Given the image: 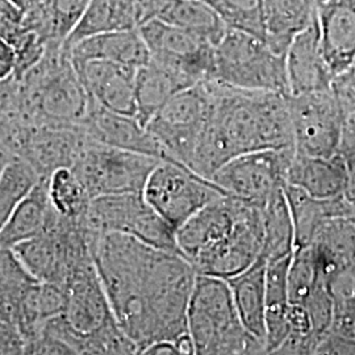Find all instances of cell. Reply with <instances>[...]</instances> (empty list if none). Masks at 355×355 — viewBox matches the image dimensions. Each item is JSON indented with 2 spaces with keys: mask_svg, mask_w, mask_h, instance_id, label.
<instances>
[{
  "mask_svg": "<svg viewBox=\"0 0 355 355\" xmlns=\"http://www.w3.org/2000/svg\"><path fill=\"white\" fill-rule=\"evenodd\" d=\"M91 253L114 318L139 354L187 334L198 272L184 257L121 233L96 237Z\"/></svg>",
  "mask_w": 355,
  "mask_h": 355,
  "instance_id": "obj_1",
  "label": "cell"
},
{
  "mask_svg": "<svg viewBox=\"0 0 355 355\" xmlns=\"http://www.w3.org/2000/svg\"><path fill=\"white\" fill-rule=\"evenodd\" d=\"M209 85L212 107L191 159L193 173L211 180L242 154L295 148L288 95Z\"/></svg>",
  "mask_w": 355,
  "mask_h": 355,
  "instance_id": "obj_2",
  "label": "cell"
},
{
  "mask_svg": "<svg viewBox=\"0 0 355 355\" xmlns=\"http://www.w3.org/2000/svg\"><path fill=\"white\" fill-rule=\"evenodd\" d=\"M195 354H266L265 343L245 328L228 282L198 274L187 309Z\"/></svg>",
  "mask_w": 355,
  "mask_h": 355,
  "instance_id": "obj_3",
  "label": "cell"
},
{
  "mask_svg": "<svg viewBox=\"0 0 355 355\" xmlns=\"http://www.w3.org/2000/svg\"><path fill=\"white\" fill-rule=\"evenodd\" d=\"M212 80L236 89L290 95L286 55L265 40L228 29L215 46Z\"/></svg>",
  "mask_w": 355,
  "mask_h": 355,
  "instance_id": "obj_4",
  "label": "cell"
},
{
  "mask_svg": "<svg viewBox=\"0 0 355 355\" xmlns=\"http://www.w3.org/2000/svg\"><path fill=\"white\" fill-rule=\"evenodd\" d=\"M89 242L107 233H121L167 252L179 253L177 230L150 204L142 192L103 195L89 200L80 218Z\"/></svg>",
  "mask_w": 355,
  "mask_h": 355,
  "instance_id": "obj_5",
  "label": "cell"
},
{
  "mask_svg": "<svg viewBox=\"0 0 355 355\" xmlns=\"http://www.w3.org/2000/svg\"><path fill=\"white\" fill-rule=\"evenodd\" d=\"M161 162L150 155L123 150L89 139L76 153L71 168L89 199L103 195L142 192L154 167Z\"/></svg>",
  "mask_w": 355,
  "mask_h": 355,
  "instance_id": "obj_6",
  "label": "cell"
},
{
  "mask_svg": "<svg viewBox=\"0 0 355 355\" xmlns=\"http://www.w3.org/2000/svg\"><path fill=\"white\" fill-rule=\"evenodd\" d=\"M211 107L212 91L205 80L179 91L149 121L146 128L162 145L168 162L190 168Z\"/></svg>",
  "mask_w": 355,
  "mask_h": 355,
  "instance_id": "obj_7",
  "label": "cell"
},
{
  "mask_svg": "<svg viewBox=\"0 0 355 355\" xmlns=\"http://www.w3.org/2000/svg\"><path fill=\"white\" fill-rule=\"evenodd\" d=\"M142 195L177 230L207 204L228 193L186 166L161 161L148 178Z\"/></svg>",
  "mask_w": 355,
  "mask_h": 355,
  "instance_id": "obj_8",
  "label": "cell"
},
{
  "mask_svg": "<svg viewBox=\"0 0 355 355\" xmlns=\"http://www.w3.org/2000/svg\"><path fill=\"white\" fill-rule=\"evenodd\" d=\"M295 148L246 153L221 166L211 180L242 200L262 205L287 183Z\"/></svg>",
  "mask_w": 355,
  "mask_h": 355,
  "instance_id": "obj_9",
  "label": "cell"
},
{
  "mask_svg": "<svg viewBox=\"0 0 355 355\" xmlns=\"http://www.w3.org/2000/svg\"><path fill=\"white\" fill-rule=\"evenodd\" d=\"M295 150L315 155L333 157L337 154L341 103L333 89L288 95Z\"/></svg>",
  "mask_w": 355,
  "mask_h": 355,
  "instance_id": "obj_10",
  "label": "cell"
},
{
  "mask_svg": "<svg viewBox=\"0 0 355 355\" xmlns=\"http://www.w3.org/2000/svg\"><path fill=\"white\" fill-rule=\"evenodd\" d=\"M139 29L153 58L175 66L196 83L212 80L215 61L212 44L154 17L145 20Z\"/></svg>",
  "mask_w": 355,
  "mask_h": 355,
  "instance_id": "obj_11",
  "label": "cell"
},
{
  "mask_svg": "<svg viewBox=\"0 0 355 355\" xmlns=\"http://www.w3.org/2000/svg\"><path fill=\"white\" fill-rule=\"evenodd\" d=\"M73 67L91 102L116 114L136 117V76L139 69L103 60H91L73 64Z\"/></svg>",
  "mask_w": 355,
  "mask_h": 355,
  "instance_id": "obj_12",
  "label": "cell"
},
{
  "mask_svg": "<svg viewBox=\"0 0 355 355\" xmlns=\"http://www.w3.org/2000/svg\"><path fill=\"white\" fill-rule=\"evenodd\" d=\"M324 58L334 78L355 62V0H325L318 7Z\"/></svg>",
  "mask_w": 355,
  "mask_h": 355,
  "instance_id": "obj_13",
  "label": "cell"
},
{
  "mask_svg": "<svg viewBox=\"0 0 355 355\" xmlns=\"http://www.w3.org/2000/svg\"><path fill=\"white\" fill-rule=\"evenodd\" d=\"M89 137L104 145L168 161L162 145L135 116L116 114L89 101Z\"/></svg>",
  "mask_w": 355,
  "mask_h": 355,
  "instance_id": "obj_14",
  "label": "cell"
},
{
  "mask_svg": "<svg viewBox=\"0 0 355 355\" xmlns=\"http://www.w3.org/2000/svg\"><path fill=\"white\" fill-rule=\"evenodd\" d=\"M286 69L290 95L331 89L334 76L322 54L318 20L292 38Z\"/></svg>",
  "mask_w": 355,
  "mask_h": 355,
  "instance_id": "obj_15",
  "label": "cell"
},
{
  "mask_svg": "<svg viewBox=\"0 0 355 355\" xmlns=\"http://www.w3.org/2000/svg\"><path fill=\"white\" fill-rule=\"evenodd\" d=\"M350 170L343 158L315 157L295 150L287 171V183L316 199H334L349 189Z\"/></svg>",
  "mask_w": 355,
  "mask_h": 355,
  "instance_id": "obj_16",
  "label": "cell"
},
{
  "mask_svg": "<svg viewBox=\"0 0 355 355\" xmlns=\"http://www.w3.org/2000/svg\"><path fill=\"white\" fill-rule=\"evenodd\" d=\"M195 85L198 83L175 66L150 57L136 76V119L146 127L175 94Z\"/></svg>",
  "mask_w": 355,
  "mask_h": 355,
  "instance_id": "obj_17",
  "label": "cell"
},
{
  "mask_svg": "<svg viewBox=\"0 0 355 355\" xmlns=\"http://www.w3.org/2000/svg\"><path fill=\"white\" fill-rule=\"evenodd\" d=\"M145 20L146 12L139 0H91L62 51L92 36L139 29Z\"/></svg>",
  "mask_w": 355,
  "mask_h": 355,
  "instance_id": "obj_18",
  "label": "cell"
},
{
  "mask_svg": "<svg viewBox=\"0 0 355 355\" xmlns=\"http://www.w3.org/2000/svg\"><path fill=\"white\" fill-rule=\"evenodd\" d=\"M64 53L71 64L103 60L136 69L148 64L152 57L140 29L92 36L79 41Z\"/></svg>",
  "mask_w": 355,
  "mask_h": 355,
  "instance_id": "obj_19",
  "label": "cell"
},
{
  "mask_svg": "<svg viewBox=\"0 0 355 355\" xmlns=\"http://www.w3.org/2000/svg\"><path fill=\"white\" fill-rule=\"evenodd\" d=\"M284 193L295 229V249L309 246L330 220L352 217V204L346 193L334 199H316L291 184L284 186Z\"/></svg>",
  "mask_w": 355,
  "mask_h": 355,
  "instance_id": "obj_20",
  "label": "cell"
},
{
  "mask_svg": "<svg viewBox=\"0 0 355 355\" xmlns=\"http://www.w3.org/2000/svg\"><path fill=\"white\" fill-rule=\"evenodd\" d=\"M60 220L61 215L55 211L49 198L48 180L41 179L0 229V246L13 249L49 232Z\"/></svg>",
  "mask_w": 355,
  "mask_h": 355,
  "instance_id": "obj_21",
  "label": "cell"
},
{
  "mask_svg": "<svg viewBox=\"0 0 355 355\" xmlns=\"http://www.w3.org/2000/svg\"><path fill=\"white\" fill-rule=\"evenodd\" d=\"M91 0H32L23 26L51 48L64 46Z\"/></svg>",
  "mask_w": 355,
  "mask_h": 355,
  "instance_id": "obj_22",
  "label": "cell"
},
{
  "mask_svg": "<svg viewBox=\"0 0 355 355\" xmlns=\"http://www.w3.org/2000/svg\"><path fill=\"white\" fill-rule=\"evenodd\" d=\"M267 262L258 259L240 274L225 279L245 328L266 349Z\"/></svg>",
  "mask_w": 355,
  "mask_h": 355,
  "instance_id": "obj_23",
  "label": "cell"
},
{
  "mask_svg": "<svg viewBox=\"0 0 355 355\" xmlns=\"http://www.w3.org/2000/svg\"><path fill=\"white\" fill-rule=\"evenodd\" d=\"M187 31L216 46L228 28L205 0H161L149 19Z\"/></svg>",
  "mask_w": 355,
  "mask_h": 355,
  "instance_id": "obj_24",
  "label": "cell"
},
{
  "mask_svg": "<svg viewBox=\"0 0 355 355\" xmlns=\"http://www.w3.org/2000/svg\"><path fill=\"white\" fill-rule=\"evenodd\" d=\"M316 0H263L266 37L265 42L286 55L292 38L318 20Z\"/></svg>",
  "mask_w": 355,
  "mask_h": 355,
  "instance_id": "obj_25",
  "label": "cell"
},
{
  "mask_svg": "<svg viewBox=\"0 0 355 355\" xmlns=\"http://www.w3.org/2000/svg\"><path fill=\"white\" fill-rule=\"evenodd\" d=\"M292 255L267 262L266 354H275L290 333L288 268Z\"/></svg>",
  "mask_w": 355,
  "mask_h": 355,
  "instance_id": "obj_26",
  "label": "cell"
},
{
  "mask_svg": "<svg viewBox=\"0 0 355 355\" xmlns=\"http://www.w3.org/2000/svg\"><path fill=\"white\" fill-rule=\"evenodd\" d=\"M38 282L13 249L0 246V320L16 328L23 302Z\"/></svg>",
  "mask_w": 355,
  "mask_h": 355,
  "instance_id": "obj_27",
  "label": "cell"
},
{
  "mask_svg": "<svg viewBox=\"0 0 355 355\" xmlns=\"http://www.w3.org/2000/svg\"><path fill=\"white\" fill-rule=\"evenodd\" d=\"M263 217L265 241L259 259L270 262L295 252V229L284 189L259 205Z\"/></svg>",
  "mask_w": 355,
  "mask_h": 355,
  "instance_id": "obj_28",
  "label": "cell"
},
{
  "mask_svg": "<svg viewBox=\"0 0 355 355\" xmlns=\"http://www.w3.org/2000/svg\"><path fill=\"white\" fill-rule=\"evenodd\" d=\"M41 180L38 171L29 161L15 159L0 168V229L15 209Z\"/></svg>",
  "mask_w": 355,
  "mask_h": 355,
  "instance_id": "obj_29",
  "label": "cell"
},
{
  "mask_svg": "<svg viewBox=\"0 0 355 355\" xmlns=\"http://www.w3.org/2000/svg\"><path fill=\"white\" fill-rule=\"evenodd\" d=\"M51 204L64 217L80 220L89 204V196L71 166H61L51 171L48 180Z\"/></svg>",
  "mask_w": 355,
  "mask_h": 355,
  "instance_id": "obj_30",
  "label": "cell"
},
{
  "mask_svg": "<svg viewBox=\"0 0 355 355\" xmlns=\"http://www.w3.org/2000/svg\"><path fill=\"white\" fill-rule=\"evenodd\" d=\"M228 29L246 32L265 40L266 20L263 0H205Z\"/></svg>",
  "mask_w": 355,
  "mask_h": 355,
  "instance_id": "obj_31",
  "label": "cell"
},
{
  "mask_svg": "<svg viewBox=\"0 0 355 355\" xmlns=\"http://www.w3.org/2000/svg\"><path fill=\"white\" fill-rule=\"evenodd\" d=\"M321 272L315 253L309 246L296 248L288 268V299L291 304L305 305L315 290Z\"/></svg>",
  "mask_w": 355,
  "mask_h": 355,
  "instance_id": "obj_32",
  "label": "cell"
},
{
  "mask_svg": "<svg viewBox=\"0 0 355 355\" xmlns=\"http://www.w3.org/2000/svg\"><path fill=\"white\" fill-rule=\"evenodd\" d=\"M338 101L341 103V127L337 154L352 171L355 168V103Z\"/></svg>",
  "mask_w": 355,
  "mask_h": 355,
  "instance_id": "obj_33",
  "label": "cell"
},
{
  "mask_svg": "<svg viewBox=\"0 0 355 355\" xmlns=\"http://www.w3.org/2000/svg\"><path fill=\"white\" fill-rule=\"evenodd\" d=\"M315 354H355V338L328 331L318 343Z\"/></svg>",
  "mask_w": 355,
  "mask_h": 355,
  "instance_id": "obj_34",
  "label": "cell"
},
{
  "mask_svg": "<svg viewBox=\"0 0 355 355\" xmlns=\"http://www.w3.org/2000/svg\"><path fill=\"white\" fill-rule=\"evenodd\" d=\"M26 343L12 325L0 320V354H24Z\"/></svg>",
  "mask_w": 355,
  "mask_h": 355,
  "instance_id": "obj_35",
  "label": "cell"
},
{
  "mask_svg": "<svg viewBox=\"0 0 355 355\" xmlns=\"http://www.w3.org/2000/svg\"><path fill=\"white\" fill-rule=\"evenodd\" d=\"M142 354L148 355H178L179 350H178L177 345L173 341H158L146 347Z\"/></svg>",
  "mask_w": 355,
  "mask_h": 355,
  "instance_id": "obj_36",
  "label": "cell"
},
{
  "mask_svg": "<svg viewBox=\"0 0 355 355\" xmlns=\"http://www.w3.org/2000/svg\"><path fill=\"white\" fill-rule=\"evenodd\" d=\"M175 345H177L178 350H179V354H195L193 343H192V340H191L189 333L183 334L182 337H179Z\"/></svg>",
  "mask_w": 355,
  "mask_h": 355,
  "instance_id": "obj_37",
  "label": "cell"
},
{
  "mask_svg": "<svg viewBox=\"0 0 355 355\" xmlns=\"http://www.w3.org/2000/svg\"><path fill=\"white\" fill-rule=\"evenodd\" d=\"M140 1L141 6L144 7V10H145V12H146V20L149 19V16H150V13L153 12V10L155 8V6L161 1V0H139Z\"/></svg>",
  "mask_w": 355,
  "mask_h": 355,
  "instance_id": "obj_38",
  "label": "cell"
},
{
  "mask_svg": "<svg viewBox=\"0 0 355 355\" xmlns=\"http://www.w3.org/2000/svg\"><path fill=\"white\" fill-rule=\"evenodd\" d=\"M13 71H15V66L13 64L0 61V80L11 76Z\"/></svg>",
  "mask_w": 355,
  "mask_h": 355,
  "instance_id": "obj_39",
  "label": "cell"
},
{
  "mask_svg": "<svg viewBox=\"0 0 355 355\" xmlns=\"http://www.w3.org/2000/svg\"><path fill=\"white\" fill-rule=\"evenodd\" d=\"M8 1H11L15 7H17L20 11H23L26 15L29 11L31 3H32V0H8Z\"/></svg>",
  "mask_w": 355,
  "mask_h": 355,
  "instance_id": "obj_40",
  "label": "cell"
},
{
  "mask_svg": "<svg viewBox=\"0 0 355 355\" xmlns=\"http://www.w3.org/2000/svg\"><path fill=\"white\" fill-rule=\"evenodd\" d=\"M322 1H325V0H316V3H318V4H320V3H322Z\"/></svg>",
  "mask_w": 355,
  "mask_h": 355,
  "instance_id": "obj_41",
  "label": "cell"
},
{
  "mask_svg": "<svg viewBox=\"0 0 355 355\" xmlns=\"http://www.w3.org/2000/svg\"><path fill=\"white\" fill-rule=\"evenodd\" d=\"M352 69H353V70H354V71H355V62H354V64H353V67H352Z\"/></svg>",
  "mask_w": 355,
  "mask_h": 355,
  "instance_id": "obj_42",
  "label": "cell"
}]
</instances>
